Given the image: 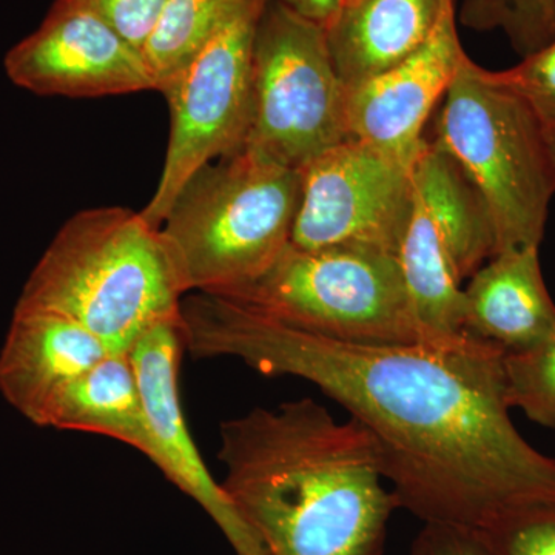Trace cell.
Segmentation results:
<instances>
[{"mask_svg": "<svg viewBox=\"0 0 555 555\" xmlns=\"http://www.w3.org/2000/svg\"><path fill=\"white\" fill-rule=\"evenodd\" d=\"M181 331L192 357L236 358L337 401L374 437L400 509L425 525L488 537L555 514V459L514 426L506 352L492 343L339 341L204 292L182 298Z\"/></svg>", "mask_w": 555, "mask_h": 555, "instance_id": "cell-1", "label": "cell"}, {"mask_svg": "<svg viewBox=\"0 0 555 555\" xmlns=\"http://www.w3.org/2000/svg\"><path fill=\"white\" fill-rule=\"evenodd\" d=\"M221 486L268 555H383L400 509L371 433L312 398L219 426Z\"/></svg>", "mask_w": 555, "mask_h": 555, "instance_id": "cell-2", "label": "cell"}, {"mask_svg": "<svg viewBox=\"0 0 555 555\" xmlns=\"http://www.w3.org/2000/svg\"><path fill=\"white\" fill-rule=\"evenodd\" d=\"M184 298L159 230L127 207L78 211L56 233L16 308L76 321L112 352L181 313Z\"/></svg>", "mask_w": 555, "mask_h": 555, "instance_id": "cell-3", "label": "cell"}, {"mask_svg": "<svg viewBox=\"0 0 555 555\" xmlns=\"http://www.w3.org/2000/svg\"><path fill=\"white\" fill-rule=\"evenodd\" d=\"M301 170L241 147L201 167L158 228L184 295L257 280L291 244Z\"/></svg>", "mask_w": 555, "mask_h": 555, "instance_id": "cell-4", "label": "cell"}, {"mask_svg": "<svg viewBox=\"0 0 555 555\" xmlns=\"http://www.w3.org/2000/svg\"><path fill=\"white\" fill-rule=\"evenodd\" d=\"M474 182L494 222L496 254L539 247L555 173L543 124L469 56L444 94L436 138Z\"/></svg>", "mask_w": 555, "mask_h": 555, "instance_id": "cell-5", "label": "cell"}, {"mask_svg": "<svg viewBox=\"0 0 555 555\" xmlns=\"http://www.w3.org/2000/svg\"><path fill=\"white\" fill-rule=\"evenodd\" d=\"M219 297L339 341L429 339L416 323L397 255L386 251L288 244L257 280Z\"/></svg>", "mask_w": 555, "mask_h": 555, "instance_id": "cell-6", "label": "cell"}, {"mask_svg": "<svg viewBox=\"0 0 555 555\" xmlns=\"http://www.w3.org/2000/svg\"><path fill=\"white\" fill-rule=\"evenodd\" d=\"M349 138L326 27L269 0L255 30L247 147L302 170Z\"/></svg>", "mask_w": 555, "mask_h": 555, "instance_id": "cell-7", "label": "cell"}, {"mask_svg": "<svg viewBox=\"0 0 555 555\" xmlns=\"http://www.w3.org/2000/svg\"><path fill=\"white\" fill-rule=\"evenodd\" d=\"M269 2L243 11L160 90L170 133L158 185L142 217L158 229L189 178L246 145L251 119L255 30Z\"/></svg>", "mask_w": 555, "mask_h": 555, "instance_id": "cell-8", "label": "cell"}, {"mask_svg": "<svg viewBox=\"0 0 555 555\" xmlns=\"http://www.w3.org/2000/svg\"><path fill=\"white\" fill-rule=\"evenodd\" d=\"M412 167L349 138L301 170L291 244L397 255L412 207Z\"/></svg>", "mask_w": 555, "mask_h": 555, "instance_id": "cell-9", "label": "cell"}, {"mask_svg": "<svg viewBox=\"0 0 555 555\" xmlns=\"http://www.w3.org/2000/svg\"><path fill=\"white\" fill-rule=\"evenodd\" d=\"M3 65L11 82L39 96L78 100L156 90L144 51L79 0H56Z\"/></svg>", "mask_w": 555, "mask_h": 555, "instance_id": "cell-10", "label": "cell"}, {"mask_svg": "<svg viewBox=\"0 0 555 555\" xmlns=\"http://www.w3.org/2000/svg\"><path fill=\"white\" fill-rule=\"evenodd\" d=\"M466 57L452 2L422 49L346 90L349 137L414 167L427 144V119Z\"/></svg>", "mask_w": 555, "mask_h": 555, "instance_id": "cell-11", "label": "cell"}, {"mask_svg": "<svg viewBox=\"0 0 555 555\" xmlns=\"http://www.w3.org/2000/svg\"><path fill=\"white\" fill-rule=\"evenodd\" d=\"M184 350L181 313L150 328L130 349L150 429L163 456L160 473L206 511L236 555H268L221 483L208 473L190 437L178 386Z\"/></svg>", "mask_w": 555, "mask_h": 555, "instance_id": "cell-12", "label": "cell"}, {"mask_svg": "<svg viewBox=\"0 0 555 555\" xmlns=\"http://www.w3.org/2000/svg\"><path fill=\"white\" fill-rule=\"evenodd\" d=\"M112 353L76 321L49 310H14L0 352V392L35 425L79 375Z\"/></svg>", "mask_w": 555, "mask_h": 555, "instance_id": "cell-13", "label": "cell"}, {"mask_svg": "<svg viewBox=\"0 0 555 555\" xmlns=\"http://www.w3.org/2000/svg\"><path fill=\"white\" fill-rule=\"evenodd\" d=\"M465 332L509 352L531 349L555 335V305L539 247L500 251L469 278Z\"/></svg>", "mask_w": 555, "mask_h": 555, "instance_id": "cell-14", "label": "cell"}, {"mask_svg": "<svg viewBox=\"0 0 555 555\" xmlns=\"http://www.w3.org/2000/svg\"><path fill=\"white\" fill-rule=\"evenodd\" d=\"M412 211L418 215L438 247L467 280L494 257V222L459 160L437 141H427L412 167Z\"/></svg>", "mask_w": 555, "mask_h": 555, "instance_id": "cell-15", "label": "cell"}, {"mask_svg": "<svg viewBox=\"0 0 555 555\" xmlns=\"http://www.w3.org/2000/svg\"><path fill=\"white\" fill-rule=\"evenodd\" d=\"M455 0H353L326 28L328 50L347 89L422 49Z\"/></svg>", "mask_w": 555, "mask_h": 555, "instance_id": "cell-16", "label": "cell"}, {"mask_svg": "<svg viewBox=\"0 0 555 555\" xmlns=\"http://www.w3.org/2000/svg\"><path fill=\"white\" fill-rule=\"evenodd\" d=\"M39 426L116 438L163 467L130 352H112L51 401Z\"/></svg>", "mask_w": 555, "mask_h": 555, "instance_id": "cell-17", "label": "cell"}, {"mask_svg": "<svg viewBox=\"0 0 555 555\" xmlns=\"http://www.w3.org/2000/svg\"><path fill=\"white\" fill-rule=\"evenodd\" d=\"M269 0H169L144 47L160 91L230 21Z\"/></svg>", "mask_w": 555, "mask_h": 555, "instance_id": "cell-18", "label": "cell"}, {"mask_svg": "<svg viewBox=\"0 0 555 555\" xmlns=\"http://www.w3.org/2000/svg\"><path fill=\"white\" fill-rule=\"evenodd\" d=\"M462 20L478 30L503 28L528 56L555 38V0H466Z\"/></svg>", "mask_w": 555, "mask_h": 555, "instance_id": "cell-19", "label": "cell"}, {"mask_svg": "<svg viewBox=\"0 0 555 555\" xmlns=\"http://www.w3.org/2000/svg\"><path fill=\"white\" fill-rule=\"evenodd\" d=\"M503 369L511 409L555 429V335L531 349L505 353Z\"/></svg>", "mask_w": 555, "mask_h": 555, "instance_id": "cell-20", "label": "cell"}, {"mask_svg": "<svg viewBox=\"0 0 555 555\" xmlns=\"http://www.w3.org/2000/svg\"><path fill=\"white\" fill-rule=\"evenodd\" d=\"M524 57L516 67L488 69L489 79L525 101L543 126H555V38Z\"/></svg>", "mask_w": 555, "mask_h": 555, "instance_id": "cell-21", "label": "cell"}, {"mask_svg": "<svg viewBox=\"0 0 555 555\" xmlns=\"http://www.w3.org/2000/svg\"><path fill=\"white\" fill-rule=\"evenodd\" d=\"M139 50L155 31L169 0H79Z\"/></svg>", "mask_w": 555, "mask_h": 555, "instance_id": "cell-22", "label": "cell"}, {"mask_svg": "<svg viewBox=\"0 0 555 555\" xmlns=\"http://www.w3.org/2000/svg\"><path fill=\"white\" fill-rule=\"evenodd\" d=\"M478 539L492 555H555V514L526 518Z\"/></svg>", "mask_w": 555, "mask_h": 555, "instance_id": "cell-23", "label": "cell"}, {"mask_svg": "<svg viewBox=\"0 0 555 555\" xmlns=\"http://www.w3.org/2000/svg\"><path fill=\"white\" fill-rule=\"evenodd\" d=\"M409 555H492L476 534L443 525H425Z\"/></svg>", "mask_w": 555, "mask_h": 555, "instance_id": "cell-24", "label": "cell"}, {"mask_svg": "<svg viewBox=\"0 0 555 555\" xmlns=\"http://www.w3.org/2000/svg\"><path fill=\"white\" fill-rule=\"evenodd\" d=\"M281 2L299 16L326 28L337 17L343 7V0H281Z\"/></svg>", "mask_w": 555, "mask_h": 555, "instance_id": "cell-25", "label": "cell"}, {"mask_svg": "<svg viewBox=\"0 0 555 555\" xmlns=\"http://www.w3.org/2000/svg\"><path fill=\"white\" fill-rule=\"evenodd\" d=\"M543 129H545L547 155H550L551 166L555 173V126H543Z\"/></svg>", "mask_w": 555, "mask_h": 555, "instance_id": "cell-26", "label": "cell"}, {"mask_svg": "<svg viewBox=\"0 0 555 555\" xmlns=\"http://www.w3.org/2000/svg\"><path fill=\"white\" fill-rule=\"evenodd\" d=\"M353 0H343V7L349 5V3H352ZM341 7V9H343Z\"/></svg>", "mask_w": 555, "mask_h": 555, "instance_id": "cell-27", "label": "cell"}]
</instances>
